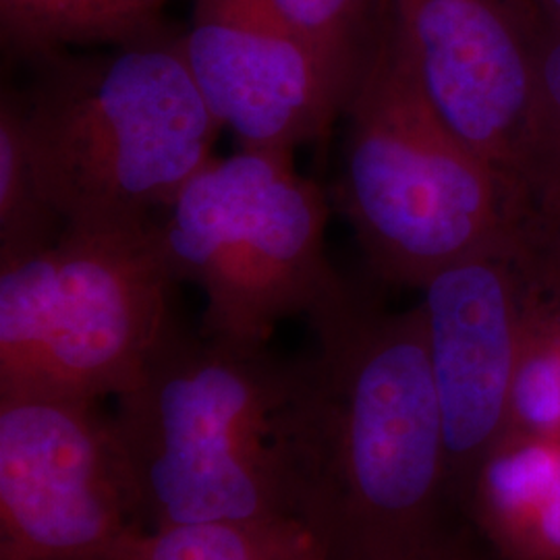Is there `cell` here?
<instances>
[{"instance_id":"cell-4","label":"cell","mask_w":560,"mask_h":560,"mask_svg":"<svg viewBox=\"0 0 560 560\" xmlns=\"http://www.w3.org/2000/svg\"><path fill=\"white\" fill-rule=\"evenodd\" d=\"M342 115L337 201L376 279L421 289L455 261L536 235L428 101L386 18Z\"/></svg>"},{"instance_id":"cell-12","label":"cell","mask_w":560,"mask_h":560,"mask_svg":"<svg viewBox=\"0 0 560 560\" xmlns=\"http://www.w3.org/2000/svg\"><path fill=\"white\" fill-rule=\"evenodd\" d=\"M173 0H0V36L18 59L73 46H120L156 36Z\"/></svg>"},{"instance_id":"cell-15","label":"cell","mask_w":560,"mask_h":560,"mask_svg":"<svg viewBox=\"0 0 560 560\" xmlns=\"http://www.w3.org/2000/svg\"><path fill=\"white\" fill-rule=\"evenodd\" d=\"M65 222L42 191L25 133L20 90L0 94V261L50 245Z\"/></svg>"},{"instance_id":"cell-16","label":"cell","mask_w":560,"mask_h":560,"mask_svg":"<svg viewBox=\"0 0 560 560\" xmlns=\"http://www.w3.org/2000/svg\"><path fill=\"white\" fill-rule=\"evenodd\" d=\"M529 206L534 226L550 240L560 235V34L536 50V96L532 127Z\"/></svg>"},{"instance_id":"cell-1","label":"cell","mask_w":560,"mask_h":560,"mask_svg":"<svg viewBox=\"0 0 560 560\" xmlns=\"http://www.w3.org/2000/svg\"><path fill=\"white\" fill-rule=\"evenodd\" d=\"M295 360L303 520L328 560H446L471 538L448 474L420 305L388 312L345 282Z\"/></svg>"},{"instance_id":"cell-5","label":"cell","mask_w":560,"mask_h":560,"mask_svg":"<svg viewBox=\"0 0 560 560\" xmlns=\"http://www.w3.org/2000/svg\"><path fill=\"white\" fill-rule=\"evenodd\" d=\"M159 217L67 224L0 261V395L119 399L177 324Z\"/></svg>"},{"instance_id":"cell-3","label":"cell","mask_w":560,"mask_h":560,"mask_svg":"<svg viewBox=\"0 0 560 560\" xmlns=\"http://www.w3.org/2000/svg\"><path fill=\"white\" fill-rule=\"evenodd\" d=\"M20 90L42 191L65 226L156 219L212 161L222 127L164 30L106 52L34 60Z\"/></svg>"},{"instance_id":"cell-17","label":"cell","mask_w":560,"mask_h":560,"mask_svg":"<svg viewBox=\"0 0 560 560\" xmlns=\"http://www.w3.org/2000/svg\"><path fill=\"white\" fill-rule=\"evenodd\" d=\"M494 557L488 552V548L483 546V541L476 536L474 540L467 541L460 550H457L453 557L446 560H492Z\"/></svg>"},{"instance_id":"cell-13","label":"cell","mask_w":560,"mask_h":560,"mask_svg":"<svg viewBox=\"0 0 560 560\" xmlns=\"http://www.w3.org/2000/svg\"><path fill=\"white\" fill-rule=\"evenodd\" d=\"M120 560H328L318 532L300 517L210 521L150 529Z\"/></svg>"},{"instance_id":"cell-19","label":"cell","mask_w":560,"mask_h":560,"mask_svg":"<svg viewBox=\"0 0 560 560\" xmlns=\"http://www.w3.org/2000/svg\"><path fill=\"white\" fill-rule=\"evenodd\" d=\"M557 249H559V252H560V235H559V240H557Z\"/></svg>"},{"instance_id":"cell-9","label":"cell","mask_w":560,"mask_h":560,"mask_svg":"<svg viewBox=\"0 0 560 560\" xmlns=\"http://www.w3.org/2000/svg\"><path fill=\"white\" fill-rule=\"evenodd\" d=\"M384 18L428 101L534 226L536 50L521 40L499 0H384Z\"/></svg>"},{"instance_id":"cell-7","label":"cell","mask_w":560,"mask_h":560,"mask_svg":"<svg viewBox=\"0 0 560 560\" xmlns=\"http://www.w3.org/2000/svg\"><path fill=\"white\" fill-rule=\"evenodd\" d=\"M145 532L101 402L0 395V560H120Z\"/></svg>"},{"instance_id":"cell-18","label":"cell","mask_w":560,"mask_h":560,"mask_svg":"<svg viewBox=\"0 0 560 560\" xmlns=\"http://www.w3.org/2000/svg\"><path fill=\"white\" fill-rule=\"evenodd\" d=\"M548 2H550V7L555 9V13L560 18V0H548Z\"/></svg>"},{"instance_id":"cell-8","label":"cell","mask_w":560,"mask_h":560,"mask_svg":"<svg viewBox=\"0 0 560 560\" xmlns=\"http://www.w3.org/2000/svg\"><path fill=\"white\" fill-rule=\"evenodd\" d=\"M550 258L527 235L455 261L420 289L451 490L465 521L483 465L511 434L527 305Z\"/></svg>"},{"instance_id":"cell-14","label":"cell","mask_w":560,"mask_h":560,"mask_svg":"<svg viewBox=\"0 0 560 560\" xmlns=\"http://www.w3.org/2000/svg\"><path fill=\"white\" fill-rule=\"evenodd\" d=\"M314 55L345 113L372 57L384 0H270Z\"/></svg>"},{"instance_id":"cell-6","label":"cell","mask_w":560,"mask_h":560,"mask_svg":"<svg viewBox=\"0 0 560 560\" xmlns=\"http://www.w3.org/2000/svg\"><path fill=\"white\" fill-rule=\"evenodd\" d=\"M326 196L293 152L256 148L212 159L159 217L175 277L206 298L201 332L252 347L345 287L326 256Z\"/></svg>"},{"instance_id":"cell-2","label":"cell","mask_w":560,"mask_h":560,"mask_svg":"<svg viewBox=\"0 0 560 560\" xmlns=\"http://www.w3.org/2000/svg\"><path fill=\"white\" fill-rule=\"evenodd\" d=\"M295 376L268 345L177 320L113 413L148 529L303 520Z\"/></svg>"},{"instance_id":"cell-10","label":"cell","mask_w":560,"mask_h":560,"mask_svg":"<svg viewBox=\"0 0 560 560\" xmlns=\"http://www.w3.org/2000/svg\"><path fill=\"white\" fill-rule=\"evenodd\" d=\"M183 57L241 148L293 152L342 115L320 60L270 0H194Z\"/></svg>"},{"instance_id":"cell-20","label":"cell","mask_w":560,"mask_h":560,"mask_svg":"<svg viewBox=\"0 0 560 560\" xmlns=\"http://www.w3.org/2000/svg\"><path fill=\"white\" fill-rule=\"evenodd\" d=\"M559 295H560V277H559Z\"/></svg>"},{"instance_id":"cell-11","label":"cell","mask_w":560,"mask_h":560,"mask_svg":"<svg viewBox=\"0 0 560 560\" xmlns=\"http://www.w3.org/2000/svg\"><path fill=\"white\" fill-rule=\"evenodd\" d=\"M467 521L494 560H560V439L502 442L474 486Z\"/></svg>"}]
</instances>
